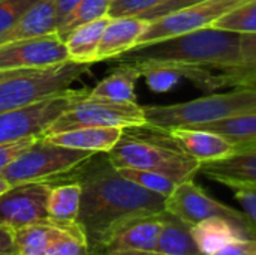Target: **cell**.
Returning <instances> with one entry per match:
<instances>
[{
    "instance_id": "obj_1",
    "label": "cell",
    "mask_w": 256,
    "mask_h": 255,
    "mask_svg": "<svg viewBox=\"0 0 256 255\" xmlns=\"http://www.w3.org/2000/svg\"><path fill=\"white\" fill-rule=\"evenodd\" d=\"M81 185L76 224L86 236L90 255H99L126 222L165 212L166 197L124 177L106 153H93L69 171Z\"/></svg>"
},
{
    "instance_id": "obj_2",
    "label": "cell",
    "mask_w": 256,
    "mask_h": 255,
    "mask_svg": "<svg viewBox=\"0 0 256 255\" xmlns=\"http://www.w3.org/2000/svg\"><path fill=\"white\" fill-rule=\"evenodd\" d=\"M240 35L218 27H206L174 38L135 45L112 62L136 68L172 66L178 69H222L237 63Z\"/></svg>"
},
{
    "instance_id": "obj_3",
    "label": "cell",
    "mask_w": 256,
    "mask_h": 255,
    "mask_svg": "<svg viewBox=\"0 0 256 255\" xmlns=\"http://www.w3.org/2000/svg\"><path fill=\"white\" fill-rule=\"evenodd\" d=\"M116 168L148 170L177 182L195 179L201 164L184 153L164 129L148 125L124 128L122 138L106 153Z\"/></svg>"
},
{
    "instance_id": "obj_4",
    "label": "cell",
    "mask_w": 256,
    "mask_h": 255,
    "mask_svg": "<svg viewBox=\"0 0 256 255\" xmlns=\"http://www.w3.org/2000/svg\"><path fill=\"white\" fill-rule=\"evenodd\" d=\"M146 125L158 129L194 126L256 113V90L234 87L225 93H213L186 102L144 107Z\"/></svg>"
},
{
    "instance_id": "obj_5",
    "label": "cell",
    "mask_w": 256,
    "mask_h": 255,
    "mask_svg": "<svg viewBox=\"0 0 256 255\" xmlns=\"http://www.w3.org/2000/svg\"><path fill=\"white\" fill-rule=\"evenodd\" d=\"M88 66L66 62L45 69H26L0 81V114L69 90Z\"/></svg>"
},
{
    "instance_id": "obj_6",
    "label": "cell",
    "mask_w": 256,
    "mask_h": 255,
    "mask_svg": "<svg viewBox=\"0 0 256 255\" xmlns=\"http://www.w3.org/2000/svg\"><path fill=\"white\" fill-rule=\"evenodd\" d=\"M92 155L93 152L56 146L38 138L18 155L0 176L8 180L10 186L27 182L54 180L76 168Z\"/></svg>"
},
{
    "instance_id": "obj_7",
    "label": "cell",
    "mask_w": 256,
    "mask_h": 255,
    "mask_svg": "<svg viewBox=\"0 0 256 255\" xmlns=\"http://www.w3.org/2000/svg\"><path fill=\"white\" fill-rule=\"evenodd\" d=\"M146 125L144 107L138 102H114L84 98L60 114L44 135L80 128H132ZM42 135V137H44Z\"/></svg>"
},
{
    "instance_id": "obj_8",
    "label": "cell",
    "mask_w": 256,
    "mask_h": 255,
    "mask_svg": "<svg viewBox=\"0 0 256 255\" xmlns=\"http://www.w3.org/2000/svg\"><path fill=\"white\" fill-rule=\"evenodd\" d=\"M87 89H69L58 95L40 99L30 105L0 114V144L14 143L28 137H42L50 125L87 96Z\"/></svg>"
},
{
    "instance_id": "obj_9",
    "label": "cell",
    "mask_w": 256,
    "mask_h": 255,
    "mask_svg": "<svg viewBox=\"0 0 256 255\" xmlns=\"http://www.w3.org/2000/svg\"><path fill=\"white\" fill-rule=\"evenodd\" d=\"M243 2L246 0H208L150 20L146 32L142 33L136 45L174 38L206 27H213L220 17H224Z\"/></svg>"
},
{
    "instance_id": "obj_10",
    "label": "cell",
    "mask_w": 256,
    "mask_h": 255,
    "mask_svg": "<svg viewBox=\"0 0 256 255\" xmlns=\"http://www.w3.org/2000/svg\"><path fill=\"white\" fill-rule=\"evenodd\" d=\"M165 210L190 227L210 218H226L256 230V225L252 224L244 212L218 201L196 185L194 179L184 180L176 186L165 200Z\"/></svg>"
},
{
    "instance_id": "obj_11",
    "label": "cell",
    "mask_w": 256,
    "mask_h": 255,
    "mask_svg": "<svg viewBox=\"0 0 256 255\" xmlns=\"http://www.w3.org/2000/svg\"><path fill=\"white\" fill-rule=\"evenodd\" d=\"M66 62L69 54L57 33L0 44V71L45 69Z\"/></svg>"
},
{
    "instance_id": "obj_12",
    "label": "cell",
    "mask_w": 256,
    "mask_h": 255,
    "mask_svg": "<svg viewBox=\"0 0 256 255\" xmlns=\"http://www.w3.org/2000/svg\"><path fill=\"white\" fill-rule=\"evenodd\" d=\"M51 186L50 180L12 185L0 195V225L20 230L50 221L46 201Z\"/></svg>"
},
{
    "instance_id": "obj_13",
    "label": "cell",
    "mask_w": 256,
    "mask_h": 255,
    "mask_svg": "<svg viewBox=\"0 0 256 255\" xmlns=\"http://www.w3.org/2000/svg\"><path fill=\"white\" fill-rule=\"evenodd\" d=\"M174 143L190 158L200 164L225 159L237 152V149L216 132L196 126H182L166 129Z\"/></svg>"
},
{
    "instance_id": "obj_14",
    "label": "cell",
    "mask_w": 256,
    "mask_h": 255,
    "mask_svg": "<svg viewBox=\"0 0 256 255\" xmlns=\"http://www.w3.org/2000/svg\"><path fill=\"white\" fill-rule=\"evenodd\" d=\"M165 212L158 215H148L142 218L132 219L122 225L114 236L108 240L104 251L99 255L108 252H153L162 224Z\"/></svg>"
},
{
    "instance_id": "obj_15",
    "label": "cell",
    "mask_w": 256,
    "mask_h": 255,
    "mask_svg": "<svg viewBox=\"0 0 256 255\" xmlns=\"http://www.w3.org/2000/svg\"><path fill=\"white\" fill-rule=\"evenodd\" d=\"M194 240L202 255H214L232 242L256 237V230L226 218H210L190 227Z\"/></svg>"
},
{
    "instance_id": "obj_16",
    "label": "cell",
    "mask_w": 256,
    "mask_h": 255,
    "mask_svg": "<svg viewBox=\"0 0 256 255\" xmlns=\"http://www.w3.org/2000/svg\"><path fill=\"white\" fill-rule=\"evenodd\" d=\"M147 26L148 21L140 17H110L98 48L96 60H111L134 48L146 32Z\"/></svg>"
},
{
    "instance_id": "obj_17",
    "label": "cell",
    "mask_w": 256,
    "mask_h": 255,
    "mask_svg": "<svg viewBox=\"0 0 256 255\" xmlns=\"http://www.w3.org/2000/svg\"><path fill=\"white\" fill-rule=\"evenodd\" d=\"M200 173L226 188L236 183H256V146L240 149L225 159L201 164Z\"/></svg>"
},
{
    "instance_id": "obj_18",
    "label": "cell",
    "mask_w": 256,
    "mask_h": 255,
    "mask_svg": "<svg viewBox=\"0 0 256 255\" xmlns=\"http://www.w3.org/2000/svg\"><path fill=\"white\" fill-rule=\"evenodd\" d=\"M122 135V128H80L57 134H48L40 138L56 146L93 153H108L117 144Z\"/></svg>"
},
{
    "instance_id": "obj_19",
    "label": "cell",
    "mask_w": 256,
    "mask_h": 255,
    "mask_svg": "<svg viewBox=\"0 0 256 255\" xmlns=\"http://www.w3.org/2000/svg\"><path fill=\"white\" fill-rule=\"evenodd\" d=\"M51 33H57L56 0H39L9 30L0 36V44L18 39L39 38Z\"/></svg>"
},
{
    "instance_id": "obj_20",
    "label": "cell",
    "mask_w": 256,
    "mask_h": 255,
    "mask_svg": "<svg viewBox=\"0 0 256 255\" xmlns=\"http://www.w3.org/2000/svg\"><path fill=\"white\" fill-rule=\"evenodd\" d=\"M140 77L142 75L136 66L118 63V66L110 75L99 81L96 87L88 90L87 98L114 102H136L135 84Z\"/></svg>"
},
{
    "instance_id": "obj_21",
    "label": "cell",
    "mask_w": 256,
    "mask_h": 255,
    "mask_svg": "<svg viewBox=\"0 0 256 255\" xmlns=\"http://www.w3.org/2000/svg\"><path fill=\"white\" fill-rule=\"evenodd\" d=\"M108 20L110 17H104L96 21L78 26L63 39L70 62L84 65H92L98 62V48Z\"/></svg>"
},
{
    "instance_id": "obj_22",
    "label": "cell",
    "mask_w": 256,
    "mask_h": 255,
    "mask_svg": "<svg viewBox=\"0 0 256 255\" xmlns=\"http://www.w3.org/2000/svg\"><path fill=\"white\" fill-rule=\"evenodd\" d=\"M153 252L160 255H202L194 240L190 225L166 210Z\"/></svg>"
},
{
    "instance_id": "obj_23",
    "label": "cell",
    "mask_w": 256,
    "mask_h": 255,
    "mask_svg": "<svg viewBox=\"0 0 256 255\" xmlns=\"http://www.w3.org/2000/svg\"><path fill=\"white\" fill-rule=\"evenodd\" d=\"M46 210L48 218L57 224H76L81 203V185L78 180L70 179L68 182H51Z\"/></svg>"
},
{
    "instance_id": "obj_24",
    "label": "cell",
    "mask_w": 256,
    "mask_h": 255,
    "mask_svg": "<svg viewBox=\"0 0 256 255\" xmlns=\"http://www.w3.org/2000/svg\"><path fill=\"white\" fill-rule=\"evenodd\" d=\"M194 126L219 134L220 137L228 140L237 150L256 146V113Z\"/></svg>"
},
{
    "instance_id": "obj_25",
    "label": "cell",
    "mask_w": 256,
    "mask_h": 255,
    "mask_svg": "<svg viewBox=\"0 0 256 255\" xmlns=\"http://www.w3.org/2000/svg\"><path fill=\"white\" fill-rule=\"evenodd\" d=\"M62 224L45 221L22 227L15 231L18 255H44L58 233Z\"/></svg>"
},
{
    "instance_id": "obj_26",
    "label": "cell",
    "mask_w": 256,
    "mask_h": 255,
    "mask_svg": "<svg viewBox=\"0 0 256 255\" xmlns=\"http://www.w3.org/2000/svg\"><path fill=\"white\" fill-rule=\"evenodd\" d=\"M112 0H81L72 12L57 26V35L64 39L78 26L108 17Z\"/></svg>"
},
{
    "instance_id": "obj_27",
    "label": "cell",
    "mask_w": 256,
    "mask_h": 255,
    "mask_svg": "<svg viewBox=\"0 0 256 255\" xmlns=\"http://www.w3.org/2000/svg\"><path fill=\"white\" fill-rule=\"evenodd\" d=\"M44 255H90V251L78 224H62Z\"/></svg>"
},
{
    "instance_id": "obj_28",
    "label": "cell",
    "mask_w": 256,
    "mask_h": 255,
    "mask_svg": "<svg viewBox=\"0 0 256 255\" xmlns=\"http://www.w3.org/2000/svg\"><path fill=\"white\" fill-rule=\"evenodd\" d=\"M213 27L238 35L256 33V0H246L220 17Z\"/></svg>"
},
{
    "instance_id": "obj_29",
    "label": "cell",
    "mask_w": 256,
    "mask_h": 255,
    "mask_svg": "<svg viewBox=\"0 0 256 255\" xmlns=\"http://www.w3.org/2000/svg\"><path fill=\"white\" fill-rule=\"evenodd\" d=\"M118 171L129 180L135 182L136 185H140L152 192H156L159 195H164V197H168L176 189V186L180 183L176 179H172L166 174L158 173V171L135 170V168H120Z\"/></svg>"
},
{
    "instance_id": "obj_30",
    "label": "cell",
    "mask_w": 256,
    "mask_h": 255,
    "mask_svg": "<svg viewBox=\"0 0 256 255\" xmlns=\"http://www.w3.org/2000/svg\"><path fill=\"white\" fill-rule=\"evenodd\" d=\"M140 71L141 75L146 78L147 86L158 93L171 90L183 78L180 69L172 66H148V68H141Z\"/></svg>"
},
{
    "instance_id": "obj_31",
    "label": "cell",
    "mask_w": 256,
    "mask_h": 255,
    "mask_svg": "<svg viewBox=\"0 0 256 255\" xmlns=\"http://www.w3.org/2000/svg\"><path fill=\"white\" fill-rule=\"evenodd\" d=\"M165 0H112L108 17H142Z\"/></svg>"
},
{
    "instance_id": "obj_32",
    "label": "cell",
    "mask_w": 256,
    "mask_h": 255,
    "mask_svg": "<svg viewBox=\"0 0 256 255\" xmlns=\"http://www.w3.org/2000/svg\"><path fill=\"white\" fill-rule=\"evenodd\" d=\"M39 0H0V36Z\"/></svg>"
},
{
    "instance_id": "obj_33",
    "label": "cell",
    "mask_w": 256,
    "mask_h": 255,
    "mask_svg": "<svg viewBox=\"0 0 256 255\" xmlns=\"http://www.w3.org/2000/svg\"><path fill=\"white\" fill-rule=\"evenodd\" d=\"M230 189L234 192L246 216L256 225V183H236L230 186Z\"/></svg>"
},
{
    "instance_id": "obj_34",
    "label": "cell",
    "mask_w": 256,
    "mask_h": 255,
    "mask_svg": "<svg viewBox=\"0 0 256 255\" xmlns=\"http://www.w3.org/2000/svg\"><path fill=\"white\" fill-rule=\"evenodd\" d=\"M38 138L40 137H28V138H22L14 143H8V144H0V173L18 156L21 155L32 143H34Z\"/></svg>"
},
{
    "instance_id": "obj_35",
    "label": "cell",
    "mask_w": 256,
    "mask_h": 255,
    "mask_svg": "<svg viewBox=\"0 0 256 255\" xmlns=\"http://www.w3.org/2000/svg\"><path fill=\"white\" fill-rule=\"evenodd\" d=\"M202 2H208V0H165L164 3H160L159 6L153 8L152 11H148L147 14H144L142 20H154L158 17H162V15H166V14H171L177 9H182V8H186V6H190V5H196V3H202Z\"/></svg>"
},
{
    "instance_id": "obj_36",
    "label": "cell",
    "mask_w": 256,
    "mask_h": 255,
    "mask_svg": "<svg viewBox=\"0 0 256 255\" xmlns=\"http://www.w3.org/2000/svg\"><path fill=\"white\" fill-rule=\"evenodd\" d=\"M15 231L10 227L0 225V255H18Z\"/></svg>"
},
{
    "instance_id": "obj_37",
    "label": "cell",
    "mask_w": 256,
    "mask_h": 255,
    "mask_svg": "<svg viewBox=\"0 0 256 255\" xmlns=\"http://www.w3.org/2000/svg\"><path fill=\"white\" fill-rule=\"evenodd\" d=\"M81 0H56V9H57V26L72 12V9L80 3Z\"/></svg>"
},
{
    "instance_id": "obj_38",
    "label": "cell",
    "mask_w": 256,
    "mask_h": 255,
    "mask_svg": "<svg viewBox=\"0 0 256 255\" xmlns=\"http://www.w3.org/2000/svg\"><path fill=\"white\" fill-rule=\"evenodd\" d=\"M237 87H249V89H255L256 90V77L254 78H249V80H244V81H242ZM234 89V87H232Z\"/></svg>"
},
{
    "instance_id": "obj_39",
    "label": "cell",
    "mask_w": 256,
    "mask_h": 255,
    "mask_svg": "<svg viewBox=\"0 0 256 255\" xmlns=\"http://www.w3.org/2000/svg\"><path fill=\"white\" fill-rule=\"evenodd\" d=\"M20 72H22V71H0V81H3L6 78H10V77H14L16 74H20Z\"/></svg>"
},
{
    "instance_id": "obj_40",
    "label": "cell",
    "mask_w": 256,
    "mask_h": 255,
    "mask_svg": "<svg viewBox=\"0 0 256 255\" xmlns=\"http://www.w3.org/2000/svg\"><path fill=\"white\" fill-rule=\"evenodd\" d=\"M102 255H160L156 254V252H135V251H130V252H108V254Z\"/></svg>"
},
{
    "instance_id": "obj_41",
    "label": "cell",
    "mask_w": 256,
    "mask_h": 255,
    "mask_svg": "<svg viewBox=\"0 0 256 255\" xmlns=\"http://www.w3.org/2000/svg\"><path fill=\"white\" fill-rule=\"evenodd\" d=\"M9 188H10V183H9L8 180H4V179L0 176V195H2L3 192H6Z\"/></svg>"
}]
</instances>
